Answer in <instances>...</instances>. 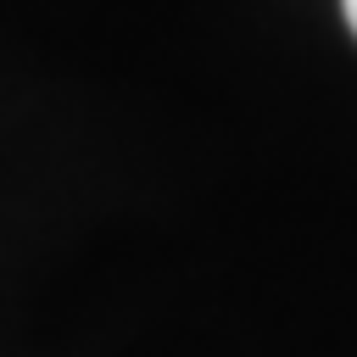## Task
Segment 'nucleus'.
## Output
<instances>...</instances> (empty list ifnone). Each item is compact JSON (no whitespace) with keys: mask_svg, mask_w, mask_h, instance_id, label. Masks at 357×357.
Wrapping results in <instances>:
<instances>
[{"mask_svg":"<svg viewBox=\"0 0 357 357\" xmlns=\"http://www.w3.org/2000/svg\"><path fill=\"white\" fill-rule=\"evenodd\" d=\"M340 11H346V28L357 33V0H340Z\"/></svg>","mask_w":357,"mask_h":357,"instance_id":"obj_1","label":"nucleus"}]
</instances>
